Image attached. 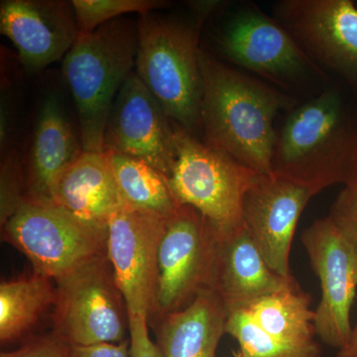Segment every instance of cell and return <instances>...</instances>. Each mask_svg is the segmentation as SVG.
<instances>
[{
  "mask_svg": "<svg viewBox=\"0 0 357 357\" xmlns=\"http://www.w3.org/2000/svg\"><path fill=\"white\" fill-rule=\"evenodd\" d=\"M277 128L272 175L319 192L357 180V93L331 79L286 112Z\"/></svg>",
  "mask_w": 357,
  "mask_h": 357,
  "instance_id": "obj_1",
  "label": "cell"
},
{
  "mask_svg": "<svg viewBox=\"0 0 357 357\" xmlns=\"http://www.w3.org/2000/svg\"><path fill=\"white\" fill-rule=\"evenodd\" d=\"M203 142L263 175H272L276 119L297 98L199 52Z\"/></svg>",
  "mask_w": 357,
  "mask_h": 357,
  "instance_id": "obj_2",
  "label": "cell"
},
{
  "mask_svg": "<svg viewBox=\"0 0 357 357\" xmlns=\"http://www.w3.org/2000/svg\"><path fill=\"white\" fill-rule=\"evenodd\" d=\"M192 3L189 20L156 10L139 15L135 72L172 121L197 137L203 95L199 33L213 9Z\"/></svg>",
  "mask_w": 357,
  "mask_h": 357,
  "instance_id": "obj_3",
  "label": "cell"
},
{
  "mask_svg": "<svg viewBox=\"0 0 357 357\" xmlns=\"http://www.w3.org/2000/svg\"><path fill=\"white\" fill-rule=\"evenodd\" d=\"M137 49V22L119 17L79 35L63 59V76L76 105L84 151L103 152L110 110L133 72Z\"/></svg>",
  "mask_w": 357,
  "mask_h": 357,
  "instance_id": "obj_4",
  "label": "cell"
},
{
  "mask_svg": "<svg viewBox=\"0 0 357 357\" xmlns=\"http://www.w3.org/2000/svg\"><path fill=\"white\" fill-rule=\"evenodd\" d=\"M215 42L230 63L295 98V93L309 89L321 91L332 79L273 16L255 4H243L230 14Z\"/></svg>",
  "mask_w": 357,
  "mask_h": 357,
  "instance_id": "obj_5",
  "label": "cell"
},
{
  "mask_svg": "<svg viewBox=\"0 0 357 357\" xmlns=\"http://www.w3.org/2000/svg\"><path fill=\"white\" fill-rule=\"evenodd\" d=\"M175 129L177 158L167 182L178 203L198 211L218 231L244 225V197L263 174L176 123Z\"/></svg>",
  "mask_w": 357,
  "mask_h": 357,
  "instance_id": "obj_6",
  "label": "cell"
},
{
  "mask_svg": "<svg viewBox=\"0 0 357 357\" xmlns=\"http://www.w3.org/2000/svg\"><path fill=\"white\" fill-rule=\"evenodd\" d=\"M54 283V335L81 347L126 340L128 307L107 255L79 265Z\"/></svg>",
  "mask_w": 357,
  "mask_h": 357,
  "instance_id": "obj_7",
  "label": "cell"
},
{
  "mask_svg": "<svg viewBox=\"0 0 357 357\" xmlns=\"http://www.w3.org/2000/svg\"><path fill=\"white\" fill-rule=\"evenodd\" d=\"M4 236L52 280L107 255V230L79 220L53 202L24 199L2 225Z\"/></svg>",
  "mask_w": 357,
  "mask_h": 357,
  "instance_id": "obj_8",
  "label": "cell"
},
{
  "mask_svg": "<svg viewBox=\"0 0 357 357\" xmlns=\"http://www.w3.org/2000/svg\"><path fill=\"white\" fill-rule=\"evenodd\" d=\"M272 16L330 77L357 93V8L351 0H281Z\"/></svg>",
  "mask_w": 357,
  "mask_h": 357,
  "instance_id": "obj_9",
  "label": "cell"
},
{
  "mask_svg": "<svg viewBox=\"0 0 357 357\" xmlns=\"http://www.w3.org/2000/svg\"><path fill=\"white\" fill-rule=\"evenodd\" d=\"M169 217L123 204L107 222V255L129 314L156 312L159 248Z\"/></svg>",
  "mask_w": 357,
  "mask_h": 357,
  "instance_id": "obj_10",
  "label": "cell"
},
{
  "mask_svg": "<svg viewBox=\"0 0 357 357\" xmlns=\"http://www.w3.org/2000/svg\"><path fill=\"white\" fill-rule=\"evenodd\" d=\"M213 250L210 223L192 206L181 204L168 218L160 243L154 318L185 309L208 289Z\"/></svg>",
  "mask_w": 357,
  "mask_h": 357,
  "instance_id": "obj_11",
  "label": "cell"
},
{
  "mask_svg": "<svg viewBox=\"0 0 357 357\" xmlns=\"http://www.w3.org/2000/svg\"><path fill=\"white\" fill-rule=\"evenodd\" d=\"M105 150L142 160L166 178L177 158L175 122L135 70L121 86L110 110Z\"/></svg>",
  "mask_w": 357,
  "mask_h": 357,
  "instance_id": "obj_12",
  "label": "cell"
},
{
  "mask_svg": "<svg viewBox=\"0 0 357 357\" xmlns=\"http://www.w3.org/2000/svg\"><path fill=\"white\" fill-rule=\"evenodd\" d=\"M302 243L321 283L314 311L317 335L328 347L342 349L351 337V311L357 289V261L351 249L326 217L304 230Z\"/></svg>",
  "mask_w": 357,
  "mask_h": 357,
  "instance_id": "obj_13",
  "label": "cell"
},
{
  "mask_svg": "<svg viewBox=\"0 0 357 357\" xmlns=\"http://www.w3.org/2000/svg\"><path fill=\"white\" fill-rule=\"evenodd\" d=\"M317 196L309 188L274 175H261L246 192L244 225L269 267L293 278L290 253L301 215Z\"/></svg>",
  "mask_w": 357,
  "mask_h": 357,
  "instance_id": "obj_14",
  "label": "cell"
},
{
  "mask_svg": "<svg viewBox=\"0 0 357 357\" xmlns=\"http://www.w3.org/2000/svg\"><path fill=\"white\" fill-rule=\"evenodd\" d=\"M0 31L29 72L63 60L79 36L74 7L67 0H2Z\"/></svg>",
  "mask_w": 357,
  "mask_h": 357,
  "instance_id": "obj_15",
  "label": "cell"
},
{
  "mask_svg": "<svg viewBox=\"0 0 357 357\" xmlns=\"http://www.w3.org/2000/svg\"><path fill=\"white\" fill-rule=\"evenodd\" d=\"M213 229L208 289L222 301L227 312L248 310L256 301L295 280L283 278L269 267L245 225L225 231Z\"/></svg>",
  "mask_w": 357,
  "mask_h": 357,
  "instance_id": "obj_16",
  "label": "cell"
},
{
  "mask_svg": "<svg viewBox=\"0 0 357 357\" xmlns=\"http://www.w3.org/2000/svg\"><path fill=\"white\" fill-rule=\"evenodd\" d=\"M84 153L81 135L66 112L56 91L47 93L40 105L29 151L22 163L25 199L52 202L58 178Z\"/></svg>",
  "mask_w": 357,
  "mask_h": 357,
  "instance_id": "obj_17",
  "label": "cell"
},
{
  "mask_svg": "<svg viewBox=\"0 0 357 357\" xmlns=\"http://www.w3.org/2000/svg\"><path fill=\"white\" fill-rule=\"evenodd\" d=\"M51 201L79 220L107 230L110 215L123 206L103 152H86L58 178Z\"/></svg>",
  "mask_w": 357,
  "mask_h": 357,
  "instance_id": "obj_18",
  "label": "cell"
},
{
  "mask_svg": "<svg viewBox=\"0 0 357 357\" xmlns=\"http://www.w3.org/2000/svg\"><path fill=\"white\" fill-rule=\"evenodd\" d=\"M227 316L222 301L206 289L190 306L158 317L157 344L163 357H215Z\"/></svg>",
  "mask_w": 357,
  "mask_h": 357,
  "instance_id": "obj_19",
  "label": "cell"
},
{
  "mask_svg": "<svg viewBox=\"0 0 357 357\" xmlns=\"http://www.w3.org/2000/svg\"><path fill=\"white\" fill-rule=\"evenodd\" d=\"M311 296L300 288L296 280L287 286L256 301L246 311L257 325L275 337L293 344L316 342L314 311Z\"/></svg>",
  "mask_w": 357,
  "mask_h": 357,
  "instance_id": "obj_20",
  "label": "cell"
},
{
  "mask_svg": "<svg viewBox=\"0 0 357 357\" xmlns=\"http://www.w3.org/2000/svg\"><path fill=\"white\" fill-rule=\"evenodd\" d=\"M34 273L0 285V342L10 344L24 337L56 299L55 283Z\"/></svg>",
  "mask_w": 357,
  "mask_h": 357,
  "instance_id": "obj_21",
  "label": "cell"
},
{
  "mask_svg": "<svg viewBox=\"0 0 357 357\" xmlns=\"http://www.w3.org/2000/svg\"><path fill=\"white\" fill-rule=\"evenodd\" d=\"M124 204L170 217L178 206L165 176L142 160L103 151Z\"/></svg>",
  "mask_w": 357,
  "mask_h": 357,
  "instance_id": "obj_22",
  "label": "cell"
},
{
  "mask_svg": "<svg viewBox=\"0 0 357 357\" xmlns=\"http://www.w3.org/2000/svg\"><path fill=\"white\" fill-rule=\"evenodd\" d=\"M225 333L241 347L236 357H321L318 342L298 344L285 342L265 332L246 310L229 312Z\"/></svg>",
  "mask_w": 357,
  "mask_h": 357,
  "instance_id": "obj_23",
  "label": "cell"
},
{
  "mask_svg": "<svg viewBox=\"0 0 357 357\" xmlns=\"http://www.w3.org/2000/svg\"><path fill=\"white\" fill-rule=\"evenodd\" d=\"M79 35L89 34L123 14H145L170 6L162 0H72Z\"/></svg>",
  "mask_w": 357,
  "mask_h": 357,
  "instance_id": "obj_24",
  "label": "cell"
},
{
  "mask_svg": "<svg viewBox=\"0 0 357 357\" xmlns=\"http://www.w3.org/2000/svg\"><path fill=\"white\" fill-rule=\"evenodd\" d=\"M1 225L25 199L23 165L16 150L1 155Z\"/></svg>",
  "mask_w": 357,
  "mask_h": 357,
  "instance_id": "obj_25",
  "label": "cell"
},
{
  "mask_svg": "<svg viewBox=\"0 0 357 357\" xmlns=\"http://www.w3.org/2000/svg\"><path fill=\"white\" fill-rule=\"evenodd\" d=\"M328 217L357 261V180L338 194Z\"/></svg>",
  "mask_w": 357,
  "mask_h": 357,
  "instance_id": "obj_26",
  "label": "cell"
},
{
  "mask_svg": "<svg viewBox=\"0 0 357 357\" xmlns=\"http://www.w3.org/2000/svg\"><path fill=\"white\" fill-rule=\"evenodd\" d=\"M0 357H72L70 345L53 333L26 340L18 349L3 351Z\"/></svg>",
  "mask_w": 357,
  "mask_h": 357,
  "instance_id": "obj_27",
  "label": "cell"
},
{
  "mask_svg": "<svg viewBox=\"0 0 357 357\" xmlns=\"http://www.w3.org/2000/svg\"><path fill=\"white\" fill-rule=\"evenodd\" d=\"M128 317L130 357H163L158 344L150 337L148 319L129 312Z\"/></svg>",
  "mask_w": 357,
  "mask_h": 357,
  "instance_id": "obj_28",
  "label": "cell"
},
{
  "mask_svg": "<svg viewBox=\"0 0 357 357\" xmlns=\"http://www.w3.org/2000/svg\"><path fill=\"white\" fill-rule=\"evenodd\" d=\"M72 357H130V340L119 344L70 345Z\"/></svg>",
  "mask_w": 357,
  "mask_h": 357,
  "instance_id": "obj_29",
  "label": "cell"
},
{
  "mask_svg": "<svg viewBox=\"0 0 357 357\" xmlns=\"http://www.w3.org/2000/svg\"><path fill=\"white\" fill-rule=\"evenodd\" d=\"M335 357H357V325L352 328L349 340L342 349H338Z\"/></svg>",
  "mask_w": 357,
  "mask_h": 357,
  "instance_id": "obj_30",
  "label": "cell"
}]
</instances>
